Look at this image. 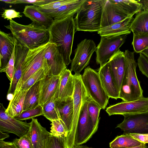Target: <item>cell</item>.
<instances>
[{
  "label": "cell",
  "instance_id": "6da1fadb",
  "mask_svg": "<svg viewBox=\"0 0 148 148\" xmlns=\"http://www.w3.org/2000/svg\"><path fill=\"white\" fill-rule=\"evenodd\" d=\"M75 29L73 16L54 20L48 29L49 42L56 45L66 65H69L71 62L70 56Z\"/></svg>",
  "mask_w": 148,
  "mask_h": 148
},
{
  "label": "cell",
  "instance_id": "7a4b0ae2",
  "mask_svg": "<svg viewBox=\"0 0 148 148\" xmlns=\"http://www.w3.org/2000/svg\"><path fill=\"white\" fill-rule=\"evenodd\" d=\"M9 29L17 41L29 50L45 45L49 42L50 35L48 29L32 22L28 25L10 20L9 25L5 26Z\"/></svg>",
  "mask_w": 148,
  "mask_h": 148
},
{
  "label": "cell",
  "instance_id": "3957f363",
  "mask_svg": "<svg viewBox=\"0 0 148 148\" xmlns=\"http://www.w3.org/2000/svg\"><path fill=\"white\" fill-rule=\"evenodd\" d=\"M124 53L125 69L119 92V98L123 102H127L143 97V91L136 75L137 63L134 58V52L126 50Z\"/></svg>",
  "mask_w": 148,
  "mask_h": 148
},
{
  "label": "cell",
  "instance_id": "277c9868",
  "mask_svg": "<svg viewBox=\"0 0 148 148\" xmlns=\"http://www.w3.org/2000/svg\"><path fill=\"white\" fill-rule=\"evenodd\" d=\"M102 0H85L75 19L76 31L92 32L101 29Z\"/></svg>",
  "mask_w": 148,
  "mask_h": 148
},
{
  "label": "cell",
  "instance_id": "5b68a950",
  "mask_svg": "<svg viewBox=\"0 0 148 148\" xmlns=\"http://www.w3.org/2000/svg\"><path fill=\"white\" fill-rule=\"evenodd\" d=\"M80 74L73 75L74 89L73 97V118L71 130L66 138V148H73L77 124L83 107L89 98L82 80Z\"/></svg>",
  "mask_w": 148,
  "mask_h": 148
},
{
  "label": "cell",
  "instance_id": "8992f818",
  "mask_svg": "<svg viewBox=\"0 0 148 148\" xmlns=\"http://www.w3.org/2000/svg\"><path fill=\"white\" fill-rule=\"evenodd\" d=\"M47 44L29 50L23 64L21 76L15 91L18 90L31 76L40 69H45L50 72L49 67L44 57Z\"/></svg>",
  "mask_w": 148,
  "mask_h": 148
},
{
  "label": "cell",
  "instance_id": "52a82bcc",
  "mask_svg": "<svg viewBox=\"0 0 148 148\" xmlns=\"http://www.w3.org/2000/svg\"><path fill=\"white\" fill-rule=\"evenodd\" d=\"M81 78L89 97L105 109L110 97L103 88L98 72L88 66L84 69Z\"/></svg>",
  "mask_w": 148,
  "mask_h": 148
},
{
  "label": "cell",
  "instance_id": "ba28073f",
  "mask_svg": "<svg viewBox=\"0 0 148 148\" xmlns=\"http://www.w3.org/2000/svg\"><path fill=\"white\" fill-rule=\"evenodd\" d=\"M127 35L101 36L95 51L97 63L104 65L124 43Z\"/></svg>",
  "mask_w": 148,
  "mask_h": 148
},
{
  "label": "cell",
  "instance_id": "9c48e42d",
  "mask_svg": "<svg viewBox=\"0 0 148 148\" xmlns=\"http://www.w3.org/2000/svg\"><path fill=\"white\" fill-rule=\"evenodd\" d=\"M97 49L94 41L85 39L79 43L75 50V56L71 61V71L75 74L81 71L89 64L91 56Z\"/></svg>",
  "mask_w": 148,
  "mask_h": 148
},
{
  "label": "cell",
  "instance_id": "30bf717a",
  "mask_svg": "<svg viewBox=\"0 0 148 148\" xmlns=\"http://www.w3.org/2000/svg\"><path fill=\"white\" fill-rule=\"evenodd\" d=\"M88 98L85 103L79 119L74 140V146L81 145L87 142L97 132L88 110Z\"/></svg>",
  "mask_w": 148,
  "mask_h": 148
},
{
  "label": "cell",
  "instance_id": "8fae6325",
  "mask_svg": "<svg viewBox=\"0 0 148 148\" xmlns=\"http://www.w3.org/2000/svg\"><path fill=\"white\" fill-rule=\"evenodd\" d=\"M123 115L124 117L123 121L116 128L123 131V134H148V111Z\"/></svg>",
  "mask_w": 148,
  "mask_h": 148
},
{
  "label": "cell",
  "instance_id": "7c38bea8",
  "mask_svg": "<svg viewBox=\"0 0 148 148\" xmlns=\"http://www.w3.org/2000/svg\"><path fill=\"white\" fill-rule=\"evenodd\" d=\"M3 103L0 105V131L3 132L12 133L19 138L27 134L30 126L27 123L18 121L9 116L5 112Z\"/></svg>",
  "mask_w": 148,
  "mask_h": 148
},
{
  "label": "cell",
  "instance_id": "4fadbf2b",
  "mask_svg": "<svg viewBox=\"0 0 148 148\" xmlns=\"http://www.w3.org/2000/svg\"><path fill=\"white\" fill-rule=\"evenodd\" d=\"M148 111V97H143L137 100L119 103L107 108L106 112L109 116L116 114L144 112Z\"/></svg>",
  "mask_w": 148,
  "mask_h": 148
},
{
  "label": "cell",
  "instance_id": "5bb4252c",
  "mask_svg": "<svg viewBox=\"0 0 148 148\" xmlns=\"http://www.w3.org/2000/svg\"><path fill=\"white\" fill-rule=\"evenodd\" d=\"M59 83L54 97L57 101L67 102L73 100L74 80L70 70L66 69L60 75Z\"/></svg>",
  "mask_w": 148,
  "mask_h": 148
},
{
  "label": "cell",
  "instance_id": "9a60e30c",
  "mask_svg": "<svg viewBox=\"0 0 148 148\" xmlns=\"http://www.w3.org/2000/svg\"><path fill=\"white\" fill-rule=\"evenodd\" d=\"M44 57L50 68V75L59 76L67 69L66 65L56 45L49 42L47 44Z\"/></svg>",
  "mask_w": 148,
  "mask_h": 148
},
{
  "label": "cell",
  "instance_id": "2e32d148",
  "mask_svg": "<svg viewBox=\"0 0 148 148\" xmlns=\"http://www.w3.org/2000/svg\"><path fill=\"white\" fill-rule=\"evenodd\" d=\"M101 29L130 17L126 16L111 0H102Z\"/></svg>",
  "mask_w": 148,
  "mask_h": 148
},
{
  "label": "cell",
  "instance_id": "e0dca14e",
  "mask_svg": "<svg viewBox=\"0 0 148 148\" xmlns=\"http://www.w3.org/2000/svg\"><path fill=\"white\" fill-rule=\"evenodd\" d=\"M108 61L114 81L119 92L125 69L124 53L119 49Z\"/></svg>",
  "mask_w": 148,
  "mask_h": 148
},
{
  "label": "cell",
  "instance_id": "ac0fdd59",
  "mask_svg": "<svg viewBox=\"0 0 148 148\" xmlns=\"http://www.w3.org/2000/svg\"><path fill=\"white\" fill-rule=\"evenodd\" d=\"M98 73L103 88L110 98L116 100L119 98V92L112 74L109 61L100 67Z\"/></svg>",
  "mask_w": 148,
  "mask_h": 148
},
{
  "label": "cell",
  "instance_id": "d6986e66",
  "mask_svg": "<svg viewBox=\"0 0 148 148\" xmlns=\"http://www.w3.org/2000/svg\"><path fill=\"white\" fill-rule=\"evenodd\" d=\"M16 40L12 33L0 31V71L3 69L9 62Z\"/></svg>",
  "mask_w": 148,
  "mask_h": 148
},
{
  "label": "cell",
  "instance_id": "ffe728a7",
  "mask_svg": "<svg viewBox=\"0 0 148 148\" xmlns=\"http://www.w3.org/2000/svg\"><path fill=\"white\" fill-rule=\"evenodd\" d=\"M29 50L27 48L20 44L16 40L14 74L12 81L10 83L7 94L11 93L14 95L17 84L21 76L23 64Z\"/></svg>",
  "mask_w": 148,
  "mask_h": 148
},
{
  "label": "cell",
  "instance_id": "44dd1931",
  "mask_svg": "<svg viewBox=\"0 0 148 148\" xmlns=\"http://www.w3.org/2000/svg\"><path fill=\"white\" fill-rule=\"evenodd\" d=\"M85 0H72L70 2L51 10L40 11L54 20H60L73 16L81 8Z\"/></svg>",
  "mask_w": 148,
  "mask_h": 148
},
{
  "label": "cell",
  "instance_id": "7402d4cb",
  "mask_svg": "<svg viewBox=\"0 0 148 148\" xmlns=\"http://www.w3.org/2000/svg\"><path fill=\"white\" fill-rule=\"evenodd\" d=\"M34 148H40L45 146L47 138L51 134L43 127L37 119H32L28 132Z\"/></svg>",
  "mask_w": 148,
  "mask_h": 148
},
{
  "label": "cell",
  "instance_id": "603a6c76",
  "mask_svg": "<svg viewBox=\"0 0 148 148\" xmlns=\"http://www.w3.org/2000/svg\"><path fill=\"white\" fill-rule=\"evenodd\" d=\"M142 10L136 14L131 22L129 29L133 33L148 32V1H141Z\"/></svg>",
  "mask_w": 148,
  "mask_h": 148
},
{
  "label": "cell",
  "instance_id": "cb8c5ba5",
  "mask_svg": "<svg viewBox=\"0 0 148 148\" xmlns=\"http://www.w3.org/2000/svg\"><path fill=\"white\" fill-rule=\"evenodd\" d=\"M60 76L48 74L44 78L41 89L40 105L42 106L55 94L60 82Z\"/></svg>",
  "mask_w": 148,
  "mask_h": 148
},
{
  "label": "cell",
  "instance_id": "d4e9b609",
  "mask_svg": "<svg viewBox=\"0 0 148 148\" xmlns=\"http://www.w3.org/2000/svg\"><path fill=\"white\" fill-rule=\"evenodd\" d=\"M133 18V16H131L118 23L102 28L98 32V33L101 37L128 35L131 32L129 27Z\"/></svg>",
  "mask_w": 148,
  "mask_h": 148
},
{
  "label": "cell",
  "instance_id": "484cf974",
  "mask_svg": "<svg viewBox=\"0 0 148 148\" xmlns=\"http://www.w3.org/2000/svg\"><path fill=\"white\" fill-rule=\"evenodd\" d=\"M23 13L33 22L48 29L54 21L52 18L39 10L37 6L33 5L25 6Z\"/></svg>",
  "mask_w": 148,
  "mask_h": 148
},
{
  "label": "cell",
  "instance_id": "4316f807",
  "mask_svg": "<svg viewBox=\"0 0 148 148\" xmlns=\"http://www.w3.org/2000/svg\"><path fill=\"white\" fill-rule=\"evenodd\" d=\"M44 78L35 83L28 90L24 99L23 111L33 109L40 105V92Z\"/></svg>",
  "mask_w": 148,
  "mask_h": 148
},
{
  "label": "cell",
  "instance_id": "83f0119b",
  "mask_svg": "<svg viewBox=\"0 0 148 148\" xmlns=\"http://www.w3.org/2000/svg\"><path fill=\"white\" fill-rule=\"evenodd\" d=\"M27 91L20 88L15 91L13 99L9 102L5 111L9 116L14 118L19 115L23 111L24 99Z\"/></svg>",
  "mask_w": 148,
  "mask_h": 148
},
{
  "label": "cell",
  "instance_id": "f1b7e54d",
  "mask_svg": "<svg viewBox=\"0 0 148 148\" xmlns=\"http://www.w3.org/2000/svg\"><path fill=\"white\" fill-rule=\"evenodd\" d=\"M56 105L60 119L66 127L68 135L71 131L73 120V100L65 103H60L56 101Z\"/></svg>",
  "mask_w": 148,
  "mask_h": 148
},
{
  "label": "cell",
  "instance_id": "f546056e",
  "mask_svg": "<svg viewBox=\"0 0 148 148\" xmlns=\"http://www.w3.org/2000/svg\"><path fill=\"white\" fill-rule=\"evenodd\" d=\"M115 3L120 10L128 17L139 12L142 9L143 4L140 0H111Z\"/></svg>",
  "mask_w": 148,
  "mask_h": 148
},
{
  "label": "cell",
  "instance_id": "4dcf8cb0",
  "mask_svg": "<svg viewBox=\"0 0 148 148\" xmlns=\"http://www.w3.org/2000/svg\"><path fill=\"white\" fill-rule=\"evenodd\" d=\"M143 143L134 138L129 134L117 136L110 143V148H130L140 146Z\"/></svg>",
  "mask_w": 148,
  "mask_h": 148
},
{
  "label": "cell",
  "instance_id": "1f68e13d",
  "mask_svg": "<svg viewBox=\"0 0 148 148\" xmlns=\"http://www.w3.org/2000/svg\"><path fill=\"white\" fill-rule=\"evenodd\" d=\"M56 102L54 95L42 106L43 111V115L51 121L60 119Z\"/></svg>",
  "mask_w": 148,
  "mask_h": 148
},
{
  "label": "cell",
  "instance_id": "d6a6232c",
  "mask_svg": "<svg viewBox=\"0 0 148 148\" xmlns=\"http://www.w3.org/2000/svg\"><path fill=\"white\" fill-rule=\"evenodd\" d=\"M132 45L134 51L140 53L148 47V32L133 33Z\"/></svg>",
  "mask_w": 148,
  "mask_h": 148
},
{
  "label": "cell",
  "instance_id": "836d02e7",
  "mask_svg": "<svg viewBox=\"0 0 148 148\" xmlns=\"http://www.w3.org/2000/svg\"><path fill=\"white\" fill-rule=\"evenodd\" d=\"M49 73V71L48 70L44 68L40 69L31 76L20 88L26 91L28 90L35 83L43 79Z\"/></svg>",
  "mask_w": 148,
  "mask_h": 148
},
{
  "label": "cell",
  "instance_id": "e575fe53",
  "mask_svg": "<svg viewBox=\"0 0 148 148\" xmlns=\"http://www.w3.org/2000/svg\"><path fill=\"white\" fill-rule=\"evenodd\" d=\"M51 126L50 133L56 137H66L68 134L66 127L61 119L55 120L51 121Z\"/></svg>",
  "mask_w": 148,
  "mask_h": 148
},
{
  "label": "cell",
  "instance_id": "d590c367",
  "mask_svg": "<svg viewBox=\"0 0 148 148\" xmlns=\"http://www.w3.org/2000/svg\"><path fill=\"white\" fill-rule=\"evenodd\" d=\"M101 109L99 105L89 98L88 106V112L92 121L93 125L95 127H98L100 119L99 116Z\"/></svg>",
  "mask_w": 148,
  "mask_h": 148
},
{
  "label": "cell",
  "instance_id": "8d00e7d4",
  "mask_svg": "<svg viewBox=\"0 0 148 148\" xmlns=\"http://www.w3.org/2000/svg\"><path fill=\"white\" fill-rule=\"evenodd\" d=\"M43 114L42 107L39 105L30 110L23 111L18 116L14 118L18 121L25 120L34 118Z\"/></svg>",
  "mask_w": 148,
  "mask_h": 148
},
{
  "label": "cell",
  "instance_id": "74e56055",
  "mask_svg": "<svg viewBox=\"0 0 148 148\" xmlns=\"http://www.w3.org/2000/svg\"><path fill=\"white\" fill-rule=\"evenodd\" d=\"M45 148H66V138L56 137L51 134L46 140Z\"/></svg>",
  "mask_w": 148,
  "mask_h": 148
},
{
  "label": "cell",
  "instance_id": "f35d334b",
  "mask_svg": "<svg viewBox=\"0 0 148 148\" xmlns=\"http://www.w3.org/2000/svg\"><path fill=\"white\" fill-rule=\"evenodd\" d=\"M15 47L16 45L8 64L3 69L0 71L1 73L4 72L6 73L7 76L10 82V83L12 81L14 72Z\"/></svg>",
  "mask_w": 148,
  "mask_h": 148
},
{
  "label": "cell",
  "instance_id": "ab89813d",
  "mask_svg": "<svg viewBox=\"0 0 148 148\" xmlns=\"http://www.w3.org/2000/svg\"><path fill=\"white\" fill-rule=\"evenodd\" d=\"M12 142L16 148H34L28 132L19 138H15Z\"/></svg>",
  "mask_w": 148,
  "mask_h": 148
},
{
  "label": "cell",
  "instance_id": "60d3db41",
  "mask_svg": "<svg viewBox=\"0 0 148 148\" xmlns=\"http://www.w3.org/2000/svg\"><path fill=\"white\" fill-rule=\"evenodd\" d=\"M72 0H55L48 4L38 7L39 10H48L56 9L59 7L71 2Z\"/></svg>",
  "mask_w": 148,
  "mask_h": 148
},
{
  "label": "cell",
  "instance_id": "b9f144b4",
  "mask_svg": "<svg viewBox=\"0 0 148 148\" xmlns=\"http://www.w3.org/2000/svg\"><path fill=\"white\" fill-rule=\"evenodd\" d=\"M137 65L142 73L148 78V60L143 54L139 53Z\"/></svg>",
  "mask_w": 148,
  "mask_h": 148
},
{
  "label": "cell",
  "instance_id": "7bdbcfd3",
  "mask_svg": "<svg viewBox=\"0 0 148 148\" xmlns=\"http://www.w3.org/2000/svg\"><path fill=\"white\" fill-rule=\"evenodd\" d=\"M1 15L4 19L9 20L15 18H20L22 16L19 12H17L12 9H4Z\"/></svg>",
  "mask_w": 148,
  "mask_h": 148
},
{
  "label": "cell",
  "instance_id": "ee69618b",
  "mask_svg": "<svg viewBox=\"0 0 148 148\" xmlns=\"http://www.w3.org/2000/svg\"><path fill=\"white\" fill-rule=\"evenodd\" d=\"M55 0H16L15 4L18 3L32 4L38 7L54 1Z\"/></svg>",
  "mask_w": 148,
  "mask_h": 148
},
{
  "label": "cell",
  "instance_id": "f6af8a7d",
  "mask_svg": "<svg viewBox=\"0 0 148 148\" xmlns=\"http://www.w3.org/2000/svg\"><path fill=\"white\" fill-rule=\"evenodd\" d=\"M129 134L142 143L145 144L148 143V134L130 133Z\"/></svg>",
  "mask_w": 148,
  "mask_h": 148
},
{
  "label": "cell",
  "instance_id": "bcb514c9",
  "mask_svg": "<svg viewBox=\"0 0 148 148\" xmlns=\"http://www.w3.org/2000/svg\"><path fill=\"white\" fill-rule=\"evenodd\" d=\"M0 148H16L12 142L0 141Z\"/></svg>",
  "mask_w": 148,
  "mask_h": 148
},
{
  "label": "cell",
  "instance_id": "7dc6e473",
  "mask_svg": "<svg viewBox=\"0 0 148 148\" xmlns=\"http://www.w3.org/2000/svg\"><path fill=\"white\" fill-rule=\"evenodd\" d=\"M9 136L8 134L0 131V141L3 140L4 139L8 138Z\"/></svg>",
  "mask_w": 148,
  "mask_h": 148
},
{
  "label": "cell",
  "instance_id": "c3c4849f",
  "mask_svg": "<svg viewBox=\"0 0 148 148\" xmlns=\"http://www.w3.org/2000/svg\"><path fill=\"white\" fill-rule=\"evenodd\" d=\"M0 1L6 3L15 4L16 0H0Z\"/></svg>",
  "mask_w": 148,
  "mask_h": 148
},
{
  "label": "cell",
  "instance_id": "681fc988",
  "mask_svg": "<svg viewBox=\"0 0 148 148\" xmlns=\"http://www.w3.org/2000/svg\"><path fill=\"white\" fill-rule=\"evenodd\" d=\"M140 53L144 55L148 60V47L142 51Z\"/></svg>",
  "mask_w": 148,
  "mask_h": 148
},
{
  "label": "cell",
  "instance_id": "f907efd6",
  "mask_svg": "<svg viewBox=\"0 0 148 148\" xmlns=\"http://www.w3.org/2000/svg\"><path fill=\"white\" fill-rule=\"evenodd\" d=\"M148 148L147 145L143 143L142 145L134 147H130V148Z\"/></svg>",
  "mask_w": 148,
  "mask_h": 148
},
{
  "label": "cell",
  "instance_id": "816d5d0a",
  "mask_svg": "<svg viewBox=\"0 0 148 148\" xmlns=\"http://www.w3.org/2000/svg\"><path fill=\"white\" fill-rule=\"evenodd\" d=\"M73 148H93L91 147H89L86 145H79L78 146H74Z\"/></svg>",
  "mask_w": 148,
  "mask_h": 148
},
{
  "label": "cell",
  "instance_id": "f5cc1de1",
  "mask_svg": "<svg viewBox=\"0 0 148 148\" xmlns=\"http://www.w3.org/2000/svg\"><path fill=\"white\" fill-rule=\"evenodd\" d=\"M13 97L14 95L11 93H9L8 94L7 98V99L10 101L13 98Z\"/></svg>",
  "mask_w": 148,
  "mask_h": 148
},
{
  "label": "cell",
  "instance_id": "db71d44e",
  "mask_svg": "<svg viewBox=\"0 0 148 148\" xmlns=\"http://www.w3.org/2000/svg\"><path fill=\"white\" fill-rule=\"evenodd\" d=\"M40 148H45V146L43 147H41Z\"/></svg>",
  "mask_w": 148,
  "mask_h": 148
}]
</instances>
